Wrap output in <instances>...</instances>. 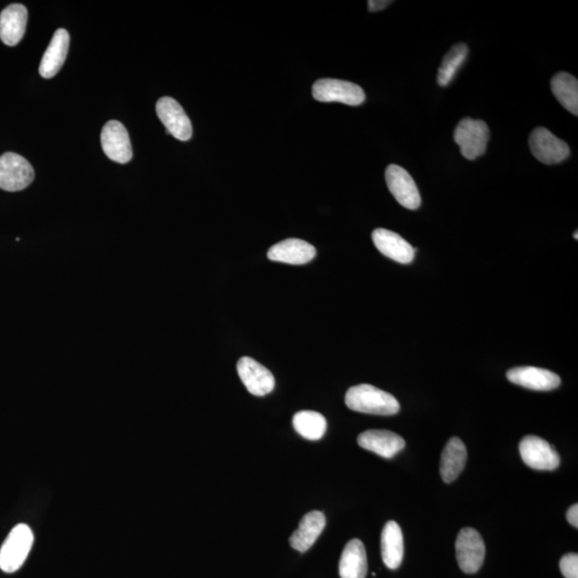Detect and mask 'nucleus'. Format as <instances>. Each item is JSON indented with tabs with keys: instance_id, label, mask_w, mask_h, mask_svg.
I'll return each mask as SVG.
<instances>
[{
	"instance_id": "21",
	"label": "nucleus",
	"mask_w": 578,
	"mask_h": 578,
	"mask_svg": "<svg viewBox=\"0 0 578 578\" xmlns=\"http://www.w3.org/2000/svg\"><path fill=\"white\" fill-rule=\"evenodd\" d=\"M382 562L389 569L396 570L403 562L404 539L402 530L397 522L390 520L381 534Z\"/></svg>"
},
{
	"instance_id": "5",
	"label": "nucleus",
	"mask_w": 578,
	"mask_h": 578,
	"mask_svg": "<svg viewBox=\"0 0 578 578\" xmlns=\"http://www.w3.org/2000/svg\"><path fill=\"white\" fill-rule=\"evenodd\" d=\"M312 95L319 102H340L352 106H362L365 101L364 91L360 86L335 78L318 79L313 85Z\"/></svg>"
},
{
	"instance_id": "27",
	"label": "nucleus",
	"mask_w": 578,
	"mask_h": 578,
	"mask_svg": "<svg viewBox=\"0 0 578 578\" xmlns=\"http://www.w3.org/2000/svg\"><path fill=\"white\" fill-rule=\"evenodd\" d=\"M391 4L390 0H370L368 3L371 13H379V11L386 9Z\"/></svg>"
},
{
	"instance_id": "12",
	"label": "nucleus",
	"mask_w": 578,
	"mask_h": 578,
	"mask_svg": "<svg viewBox=\"0 0 578 578\" xmlns=\"http://www.w3.org/2000/svg\"><path fill=\"white\" fill-rule=\"evenodd\" d=\"M240 380L255 397H264L272 392L276 380L271 371L250 357H243L237 363Z\"/></svg>"
},
{
	"instance_id": "9",
	"label": "nucleus",
	"mask_w": 578,
	"mask_h": 578,
	"mask_svg": "<svg viewBox=\"0 0 578 578\" xmlns=\"http://www.w3.org/2000/svg\"><path fill=\"white\" fill-rule=\"evenodd\" d=\"M385 175L389 190L399 205L409 210L420 207V192L408 170L399 165L391 164L388 166Z\"/></svg>"
},
{
	"instance_id": "16",
	"label": "nucleus",
	"mask_w": 578,
	"mask_h": 578,
	"mask_svg": "<svg viewBox=\"0 0 578 578\" xmlns=\"http://www.w3.org/2000/svg\"><path fill=\"white\" fill-rule=\"evenodd\" d=\"M358 445L385 459H391L405 448V440L399 435L386 430H369L359 435Z\"/></svg>"
},
{
	"instance_id": "23",
	"label": "nucleus",
	"mask_w": 578,
	"mask_h": 578,
	"mask_svg": "<svg viewBox=\"0 0 578 578\" xmlns=\"http://www.w3.org/2000/svg\"><path fill=\"white\" fill-rule=\"evenodd\" d=\"M551 87L555 98L566 111L578 115V81L570 73L559 72L552 78Z\"/></svg>"
},
{
	"instance_id": "17",
	"label": "nucleus",
	"mask_w": 578,
	"mask_h": 578,
	"mask_svg": "<svg viewBox=\"0 0 578 578\" xmlns=\"http://www.w3.org/2000/svg\"><path fill=\"white\" fill-rule=\"evenodd\" d=\"M28 11L25 5L14 4L0 14V39L8 45L15 47L21 42L26 31Z\"/></svg>"
},
{
	"instance_id": "28",
	"label": "nucleus",
	"mask_w": 578,
	"mask_h": 578,
	"mask_svg": "<svg viewBox=\"0 0 578 578\" xmlns=\"http://www.w3.org/2000/svg\"><path fill=\"white\" fill-rule=\"evenodd\" d=\"M566 518H568V522L573 526V528H578V506L577 503L575 505L572 506L568 512H566Z\"/></svg>"
},
{
	"instance_id": "26",
	"label": "nucleus",
	"mask_w": 578,
	"mask_h": 578,
	"mask_svg": "<svg viewBox=\"0 0 578 578\" xmlns=\"http://www.w3.org/2000/svg\"><path fill=\"white\" fill-rule=\"evenodd\" d=\"M560 571L565 578H578V555H564L560 560Z\"/></svg>"
},
{
	"instance_id": "20",
	"label": "nucleus",
	"mask_w": 578,
	"mask_h": 578,
	"mask_svg": "<svg viewBox=\"0 0 578 578\" xmlns=\"http://www.w3.org/2000/svg\"><path fill=\"white\" fill-rule=\"evenodd\" d=\"M467 462V449L460 438L452 437L445 445L440 459V474L445 483L460 476Z\"/></svg>"
},
{
	"instance_id": "11",
	"label": "nucleus",
	"mask_w": 578,
	"mask_h": 578,
	"mask_svg": "<svg viewBox=\"0 0 578 578\" xmlns=\"http://www.w3.org/2000/svg\"><path fill=\"white\" fill-rule=\"evenodd\" d=\"M156 110L159 119L165 125L166 133L182 142L191 139L193 134L191 120L179 102L170 96H163L157 102Z\"/></svg>"
},
{
	"instance_id": "24",
	"label": "nucleus",
	"mask_w": 578,
	"mask_h": 578,
	"mask_svg": "<svg viewBox=\"0 0 578 578\" xmlns=\"http://www.w3.org/2000/svg\"><path fill=\"white\" fill-rule=\"evenodd\" d=\"M293 426L298 434L308 440H319L327 431V420L317 411L302 410L293 417Z\"/></svg>"
},
{
	"instance_id": "15",
	"label": "nucleus",
	"mask_w": 578,
	"mask_h": 578,
	"mask_svg": "<svg viewBox=\"0 0 578 578\" xmlns=\"http://www.w3.org/2000/svg\"><path fill=\"white\" fill-rule=\"evenodd\" d=\"M268 259L289 265H305L317 256V249L305 240L289 238L272 245L268 251Z\"/></svg>"
},
{
	"instance_id": "8",
	"label": "nucleus",
	"mask_w": 578,
	"mask_h": 578,
	"mask_svg": "<svg viewBox=\"0 0 578 578\" xmlns=\"http://www.w3.org/2000/svg\"><path fill=\"white\" fill-rule=\"evenodd\" d=\"M520 456L526 465L536 471H555L560 465L557 451L546 440L528 435L519 443Z\"/></svg>"
},
{
	"instance_id": "13",
	"label": "nucleus",
	"mask_w": 578,
	"mask_h": 578,
	"mask_svg": "<svg viewBox=\"0 0 578 578\" xmlns=\"http://www.w3.org/2000/svg\"><path fill=\"white\" fill-rule=\"evenodd\" d=\"M507 379L514 385L536 391H551L562 383V380L554 372L535 368V366H519L508 372Z\"/></svg>"
},
{
	"instance_id": "4",
	"label": "nucleus",
	"mask_w": 578,
	"mask_h": 578,
	"mask_svg": "<svg viewBox=\"0 0 578 578\" xmlns=\"http://www.w3.org/2000/svg\"><path fill=\"white\" fill-rule=\"evenodd\" d=\"M34 170L20 154L5 152L0 157V188L7 192L24 190L32 185Z\"/></svg>"
},
{
	"instance_id": "18",
	"label": "nucleus",
	"mask_w": 578,
	"mask_h": 578,
	"mask_svg": "<svg viewBox=\"0 0 578 578\" xmlns=\"http://www.w3.org/2000/svg\"><path fill=\"white\" fill-rule=\"evenodd\" d=\"M326 528L323 512L311 511L300 520L299 528L289 537V545L296 551L306 553L310 549Z\"/></svg>"
},
{
	"instance_id": "19",
	"label": "nucleus",
	"mask_w": 578,
	"mask_h": 578,
	"mask_svg": "<svg viewBox=\"0 0 578 578\" xmlns=\"http://www.w3.org/2000/svg\"><path fill=\"white\" fill-rule=\"evenodd\" d=\"M70 36L64 28L57 30L40 64L39 72L44 78H51L60 72L67 59Z\"/></svg>"
},
{
	"instance_id": "2",
	"label": "nucleus",
	"mask_w": 578,
	"mask_h": 578,
	"mask_svg": "<svg viewBox=\"0 0 578 578\" xmlns=\"http://www.w3.org/2000/svg\"><path fill=\"white\" fill-rule=\"evenodd\" d=\"M33 545V534L25 524L16 525L0 548V569L14 573L22 568Z\"/></svg>"
},
{
	"instance_id": "25",
	"label": "nucleus",
	"mask_w": 578,
	"mask_h": 578,
	"mask_svg": "<svg viewBox=\"0 0 578 578\" xmlns=\"http://www.w3.org/2000/svg\"><path fill=\"white\" fill-rule=\"evenodd\" d=\"M468 51L469 49L466 43H457L445 55L442 66L438 69L437 83L439 86L445 87L452 82L457 70L465 62Z\"/></svg>"
},
{
	"instance_id": "10",
	"label": "nucleus",
	"mask_w": 578,
	"mask_h": 578,
	"mask_svg": "<svg viewBox=\"0 0 578 578\" xmlns=\"http://www.w3.org/2000/svg\"><path fill=\"white\" fill-rule=\"evenodd\" d=\"M101 145L108 159L120 164L128 163L133 157V145L127 129L117 120H111L102 129Z\"/></svg>"
},
{
	"instance_id": "3",
	"label": "nucleus",
	"mask_w": 578,
	"mask_h": 578,
	"mask_svg": "<svg viewBox=\"0 0 578 578\" xmlns=\"http://www.w3.org/2000/svg\"><path fill=\"white\" fill-rule=\"evenodd\" d=\"M454 139L461 148L462 156L473 161L486 151L490 140L489 125L483 120L463 118L456 125Z\"/></svg>"
},
{
	"instance_id": "14",
	"label": "nucleus",
	"mask_w": 578,
	"mask_h": 578,
	"mask_svg": "<svg viewBox=\"0 0 578 578\" xmlns=\"http://www.w3.org/2000/svg\"><path fill=\"white\" fill-rule=\"evenodd\" d=\"M372 239L376 249L382 255L399 264H410L415 259L417 249L397 233L388 231L386 228H377L372 234Z\"/></svg>"
},
{
	"instance_id": "7",
	"label": "nucleus",
	"mask_w": 578,
	"mask_h": 578,
	"mask_svg": "<svg viewBox=\"0 0 578 578\" xmlns=\"http://www.w3.org/2000/svg\"><path fill=\"white\" fill-rule=\"evenodd\" d=\"M456 560L467 574L477 573L484 563L485 545L476 529L463 528L455 543Z\"/></svg>"
},
{
	"instance_id": "22",
	"label": "nucleus",
	"mask_w": 578,
	"mask_h": 578,
	"mask_svg": "<svg viewBox=\"0 0 578 578\" xmlns=\"http://www.w3.org/2000/svg\"><path fill=\"white\" fill-rule=\"evenodd\" d=\"M339 571L342 578H365L368 574V558L362 541L353 539L347 543L342 553Z\"/></svg>"
},
{
	"instance_id": "1",
	"label": "nucleus",
	"mask_w": 578,
	"mask_h": 578,
	"mask_svg": "<svg viewBox=\"0 0 578 578\" xmlns=\"http://www.w3.org/2000/svg\"><path fill=\"white\" fill-rule=\"evenodd\" d=\"M345 403L349 409L376 416L397 415L400 408L398 399L392 394L368 383L349 389Z\"/></svg>"
},
{
	"instance_id": "6",
	"label": "nucleus",
	"mask_w": 578,
	"mask_h": 578,
	"mask_svg": "<svg viewBox=\"0 0 578 578\" xmlns=\"http://www.w3.org/2000/svg\"><path fill=\"white\" fill-rule=\"evenodd\" d=\"M529 147L534 157L543 164L553 165L564 161L570 156V147L551 131L537 127L529 136Z\"/></svg>"
},
{
	"instance_id": "29",
	"label": "nucleus",
	"mask_w": 578,
	"mask_h": 578,
	"mask_svg": "<svg viewBox=\"0 0 578 578\" xmlns=\"http://www.w3.org/2000/svg\"><path fill=\"white\" fill-rule=\"evenodd\" d=\"M574 238H575V240H577V239H578V237H577V231L575 232Z\"/></svg>"
}]
</instances>
